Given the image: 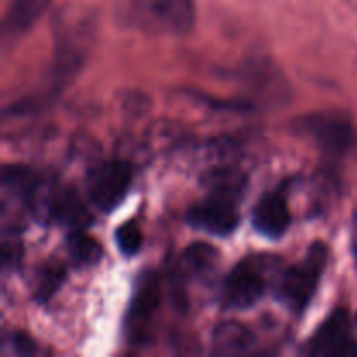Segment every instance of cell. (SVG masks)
I'll return each instance as SVG.
<instances>
[{
	"mask_svg": "<svg viewBox=\"0 0 357 357\" xmlns=\"http://www.w3.org/2000/svg\"><path fill=\"white\" fill-rule=\"evenodd\" d=\"M354 328L357 330V317H356V323H354Z\"/></svg>",
	"mask_w": 357,
	"mask_h": 357,
	"instance_id": "20",
	"label": "cell"
},
{
	"mask_svg": "<svg viewBox=\"0 0 357 357\" xmlns=\"http://www.w3.org/2000/svg\"><path fill=\"white\" fill-rule=\"evenodd\" d=\"M253 227L265 237L279 239L286 234L291 223V213H289L288 201L282 192H271V194L260 197L255 204Z\"/></svg>",
	"mask_w": 357,
	"mask_h": 357,
	"instance_id": "9",
	"label": "cell"
},
{
	"mask_svg": "<svg viewBox=\"0 0 357 357\" xmlns=\"http://www.w3.org/2000/svg\"><path fill=\"white\" fill-rule=\"evenodd\" d=\"M312 356H357L354 326L347 310L338 309L328 316L307 344Z\"/></svg>",
	"mask_w": 357,
	"mask_h": 357,
	"instance_id": "7",
	"label": "cell"
},
{
	"mask_svg": "<svg viewBox=\"0 0 357 357\" xmlns=\"http://www.w3.org/2000/svg\"><path fill=\"white\" fill-rule=\"evenodd\" d=\"M236 190L234 187L216 185L209 197L195 202L188 209V225L213 236H230L241 222L236 206Z\"/></svg>",
	"mask_w": 357,
	"mask_h": 357,
	"instance_id": "4",
	"label": "cell"
},
{
	"mask_svg": "<svg viewBox=\"0 0 357 357\" xmlns=\"http://www.w3.org/2000/svg\"><path fill=\"white\" fill-rule=\"evenodd\" d=\"M115 243H117L119 251L124 257H135L136 253H139L143 244V234L138 223L135 220H129V222L122 223L115 230Z\"/></svg>",
	"mask_w": 357,
	"mask_h": 357,
	"instance_id": "17",
	"label": "cell"
},
{
	"mask_svg": "<svg viewBox=\"0 0 357 357\" xmlns=\"http://www.w3.org/2000/svg\"><path fill=\"white\" fill-rule=\"evenodd\" d=\"M216 264H218V251L206 243H195L190 244L181 255L178 274L181 278H204L215 271Z\"/></svg>",
	"mask_w": 357,
	"mask_h": 357,
	"instance_id": "13",
	"label": "cell"
},
{
	"mask_svg": "<svg viewBox=\"0 0 357 357\" xmlns=\"http://www.w3.org/2000/svg\"><path fill=\"white\" fill-rule=\"evenodd\" d=\"M49 211L56 222L72 230H80L91 222V216L84 206L82 199L72 188L56 192L49 201Z\"/></svg>",
	"mask_w": 357,
	"mask_h": 357,
	"instance_id": "12",
	"label": "cell"
},
{
	"mask_svg": "<svg viewBox=\"0 0 357 357\" xmlns=\"http://www.w3.org/2000/svg\"><path fill=\"white\" fill-rule=\"evenodd\" d=\"M328 264V248L314 243L307 257L298 265H293L279 278L275 296L291 312L302 314L316 295L321 275Z\"/></svg>",
	"mask_w": 357,
	"mask_h": 357,
	"instance_id": "2",
	"label": "cell"
},
{
	"mask_svg": "<svg viewBox=\"0 0 357 357\" xmlns=\"http://www.w3.org/2000/svg\"><path fill=\"white\" fill-rule=\"evenodd\" d=\"M66 271L61 264L58 261H52L42 267V271L37 275V284H35V296L40 302H47L58 288L61 286V282L65 281Z\"/></svg>",
	"mask_w": 357,
	"mask_h": 357,
	"instance_id": "16",
	"label": "cell"
},
{
	"mask_svg": "<svg viewBox=\"0 0 357 357\" xmlns=\"http://www.w3.org/2000/svg\"><path fill=\"white\" fill-rule=\"evenodd\" d=\"M296 129L312 139L324 155L333 157V159L347 153V150L351 149L352 135H354L351 119L344 112L338 110L312 112V114L303 115L296 122Z\"/></svg>",
	"mask_w": 357,
	"mask_h": 357,
	"instance_id": "3",
	"label": "cell"
},
{
	"mask_svg": "<svg viewBox=\"0 0 357 357\" xmlns=\"http://www.w3.org/2000/svg\"><path fill=\"white\" fill-rule=\"evenodd\" d=\"M52 0H13L3 20L2 35L6 40L21 37L28 28L33 26L40 14L51 6Z\"/></svg>",
	"mask_w": 357,
	"mask_h": 357,
	"instance_id": "11",
	"label": "cell"
},
{
	"mask_svg": "<svg viewBox=\"0 0 357 357\" xmlns=\"http://www.w3.org/2000/svg\"><path fill=\"white\" fill-rule=\"evenodd\" d=\"M132 181V169L124 160H105L87 173V197L100 211L110 213L124 201Z\"/></svg>",
	"mask_w": 357,
	"mask_h": 357,
	"instance_id": "5",
	"label": "cell"
},
{
	"mask_svg": "<svg viewBox=\"0 0 357 357\" xmlns=\"http://www.w3.org/2000/svg\"><path fill=\"white\" fill-rule=\"evenodd\" d=\"M160 305V284L157 275L146 274L139 281L126 314V331L132 345H145L152 338V323Z\"/></svg>",
	"mask_w": 357,
	"mask_h": 357,
	"instance_id": "6",
	"label": "cell"
},
{
	"mask_svg": "<svg viewBox=\"0 0 357 357\" xmlns=\"http://www.w3.org/2000/svg\"><path fill=\"white\" fill-rule=\"evenodd\" d=\"M264 293V275L250 261H243L227 274L220 291V300L225 309L244 310L257 305Z\"/></svg>",
	"mask_w": 357,
	"mask_h": 357,
	"instance_id": "8",
	"label": "cell"
},
{
	"mask_svg": "<svg viewBox=\"0 0 357 357\" xmlns=\"http://www.w3.org/2000/svg\"><path fill=\"white\" fill-rule=\"evenodd\" d=\"M248 84L258 91L261 98L267 96L268 100L281 101V96H288V91L282 89V77L272 65H267L265 61L253 63L250 66V72L246 75Z\"/></svg>",
	"mask_w": 357,
	"mask_h": 357,
	"instance_id": "14",
	"label": "cell"
},
{
	"mask_svg": "<svg viewBox=\"0 0 357 357\" xmlns=\"http://www.w3.org/2000/svg\"><path fill=\"white\" fill-rule=\"evenodd\" d=\"M10 345H13V349L17 354H31V352H35V344L31 342V338L28 337V335L21 333V331L13 333V337H10Z\"/></svg>",
	"mask_w": 357,
	"mask_h": 357,
	"instance_id": "18",
	"label": "cell"
},
{
	"mask_svg": "<svg viewBox=\"0 0 357 357\" xmlns=\"http://www.w3.org/2000/svg\"><path fill=\"white\" fill-rule=\"evenodd\" d=\"M352 246H354V257H356V265H357V216L354 222V239H352Z\"/></svg>",
	"mask_w": 357,
	"mask_h": 357,
	"instance_id": "19",
	"label": "cell"
},
{
	"mask_svg": "<svg viewBox=\"0 0 357 357\" xmlns=\"http://www.w3.org/2000/svg\"><path fill=\"white\" fill-rule=\"evenodd\" d=\"M68 251L73 264L93 265L101 257V244L80 230H73L68 239Z\"/></svg>",
	"mask_w": 357,
	"mask_h": 357,
	"instance_id": "15",
	"label": "cell"
},
{
	"mask_svg": "<svg viewBox=\"0 0 357 357\" xmlns=\"http://www.w3.org/2000/svg\"><path fill=\"white\" fill-rule=\"evenodd\" d=\"M255 347V335L237 321H223L213 331V352L218 356L250 354Z\"/></svg>",
	"mask_w": 357,
	"mask_h": 357,
	"instance_id": "10",
	"label": "cell"
},
{
	"mask_svg": "<svg viewBox=\"0 0 357 357\" xmlns=\"http://www.w3.org/2000/svg\"><path fill=\"white\" fill-rule=\"evenodd\" d=\"M122 21L149 35H183L195 21L194 0H126Z\"/></svg>",
	"mask_w": 357,
	"mask_h": 357,
	"instance_id": "1",
	"label": "cell"
}]
</instances>
